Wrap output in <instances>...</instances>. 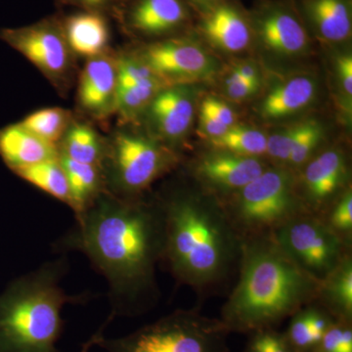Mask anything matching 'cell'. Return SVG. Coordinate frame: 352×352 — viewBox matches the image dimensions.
<instances>
[{"label":"cell","mask_w":352,"mask_h":352,"mask_svg":"<svg viewBox=\"0 0 352 352\" xmlns=\"http://www.w3.org/2000/svg\"><path fill=\"white\" fill-rule=\"evenodd\" d=\"M308 352H352L351 322L336 321Z\"/></svg>","instance_id":"obj_32"},{"label":"cell","mask_w":352,"mask_h":352,"mask_svg":"<svg viewBox=\"0 0 352 352\" xmlns=\"http://www.w3.org/2000/svg\"><path fill=\"white\" fill-rule=\"evenodd\" d=\"M210 141L212 150L259 157L266 153L267 136L258 129L251 127L232 126L219 138Z\"/></svg>","instance_id":"obj_26"},{"label":"cell","mask_w":352,"mask_h":352,"mask_svg":"<svg viewBox=\"0 0 352 352\" xmlns=\"http://www.w3.org/2000/svg\"><path fill=\"white\" fill-rule=\"evenodd\" d=\"M271 235L303 270L320 281L351 252V245L311 212L294 217Z\"/></svg>","instance_id":"obj_8"},{"label":"cell","mask_w":352,"mask_h":352,"mask_svg":"<svg viewBox=\"0 0 352 352\" xmlns=\"http://www.w3.org/2000/svg\"><path fill=\"white\" fill-rule=\"evenodd\" d=\"M60 164L66 175L69 192V207L76 215L94 203L106 188L104 171L92 164L78 163L59 155Z\"/></svg>","instance_id":"obj_22"},{"label":"cell","mask_w":352,"mask_h":352,"mask_svg":"<svg viewBox=\"0 0 352 352\" xmlns=\"http://www.w3.org/2000/svg\"><path fill=\"white\" fill-rule=\"evenodd\" d=\"M296 185L308 212L323 217L346 190L349 166L344 153L330 149L312 157L305 166Z\"/></svg>","instance_id":"obj_12"},{"label":"cell","mask_w":352,"mask_h":352,"mask_svg":"<svg viewBox=\"0 0 352 352\" xmlns=\"http://www.w3.org/2000/svg\"><path fill=\"white\" fill-rule=\"evenodd\" d=\"M258 88L256 85L247 82L234 69L226 82L227 96L235 101L245 100V99L254 96L258 92Z\"/></svg>","instance_id":"obj_35"},{"label":"cell","mask_w":352,"mask_h":352,"mask_svg":"<svg viewBox=\"0 0 352 352\" xmlns=\"http://www.w3.org/2000/svg\"><path fill=\"white\" fill-rule=\"evenodd\" d=\"M61 22L74 55L90 59L107 50L110 28L104 13L82 10L64 18Z\"/></svg>","instance_id":"obj_19"},{"label":"cell","mask_w":352,"mask_h":352,"mask_svg":"<svg viewBox=\"0 0 352 352\" xmlns=\"http://www.w3.org/2000/svg\"><path fill=\"white\" fill-rule=\"evenodd\" d=\"M338 75L342 89L349 97L352 94V57L351 54L342 55L337 60Z\"/></svg>","instance_id":"obj_38"},{"label":"cell","mask_w":352,"mask_h":352,"mask_svg":"<svg viewBox=\"0 0 352 352\" xmlns=\"http://www.w3.org/2000/svg\"><path fill=\"white\" fill-rule=\"evenodd\" d=\"M238 274L219 318L230 333L275 329L316 302L321 285L272 235L242 241Z\"/></svg>","instance_id":"obj_3"},{"label":"cell","mask_w":352,"mask_h":352,"mask_svg":"<svg viewBox=\"0 0 352 352\" xmlns=\"http://www.w3.org/2000/svg\"><path fill=\"white\" fill-rule=\"evenodd\" d=\"M117 91V58L104 52L88 59L78 88V101L82 110L94 118L107 117L115 112Z\"/></svg>","instance_id":"obj_16"},{"label":"cell","mask_w":352,"mask_h":352,"mask_svg":"<svg viewBox=\"0 0 352 352\" xmlns=\"http://www.w3.org/2000/svg\"><path fill=\"white\" fill-rule=\"evenodd\" d=\"M159 201L163 261L176 281L201 298L223 289L238 272L242 239L221 201L201 187L177 190Z\"/></svg>","instance_id":"obj_2"},{"label":"cell","mask_w":352,"mask_h":352,"mask_svg":"<svg viewBox=\"0 0 352 352\" xmlns=\"http://www.w3.org/2000/svg\"><path fill=\"white\" fill-rule=\"evenodd\" d=\"M14 173L25 182L69 206L68 182L58 157L20 168Z\"/></svg>","instance_id":"obj_25"},{"label":"cell","mask_w":352,"mask_h":352,"mask_svg":"<svg viewBox=\"0 0 352 352\" xmlns=\"http://www.w3.org/2000/svg\"><path fill=\"white\" fill-rule=\"evenodd\" d=\"M145 113L153 131L150 136L166 146L176 144L185 138L193 122V92L187 85L164 87L154 97Z\"/></svg>","instance_id":"obj_14"},{"label":"cell","mask_w":352,"mask_h":352,"mask_svg":"<svg viewBox=\"0 0 352 352\" xmlns=\"http://www.w3.org/2000/svg\"><path fill=\"white\" fill-rule=\"evenodd\" d=\"M201 110L210 113L229 129L234 126V124H235L236 117L232 109L224 102L214 98V97L206 98L201 103Z\"/></svg>","instance_id":"obj_36"},{"label":"cell","mask_w":352,"mask_h":352,"mask_svg":"<svg viewBox=\"0 0 352 352\" xmlns=\"http://www.w3.org/2000/svg\"><path fill=\"white\" fill-rule=\"evenodd\" d=\"M303 9L317 36L327 43L351 38V7L349 0H305Z\"/></svg>","instance_id":"obj_21"},{"label":"cell","mask_w":352,"mask_h":352,"mask_svg":"<svg viewBox=\"0 0 352 352\" xmlns=\"http://www.w3.org/2000/svg\"><path fill=\"white\" fill-rule=\"evenodd\" d=\"M323 139V129L316 120L300 122L288 166L292 171L300 170L314 157Z\"/></svg>","instance_id":"obj_29"},{"label":"cell","mask_w":352,"mask_h":352,"mask_svg":"<svg viewBox=\"0 0 352 352\" xmlns=\"http://www.w3.org/2000/svg\"><path fill=\"white\" fill-rule=\"evenodd\" d=\"M317 83L309 76H296L279 83L264 97L258 112L264 120L286 119L302 112L314 102Z\"/></svg>","instance_id":"obj_20"},{"label":"cell","mask_w":352,"mask_h":352,"mask_svg":"<svg viewBox=\"0 0 352 352\" xmlns=\"http://www.w3.org/2000/svg\"><path fill=\"white\" fill-rule=\"evenodd\" d=\"M136 55L166 87L208 80L219 69V63L208 51L189 38L154 41L143 46Z\"/></svg>","instance_id":"obj_10"},{"label":"cell","mask_w":352,"mask_h":352,"mask_svg":"<svg viewBox=\"0 0 352 352\" xmlns=\"http://www.w3.org/2000/svg\"><path fill=\"white\" fill-rule=\"evenodd\" d=\"M228 329L197 310H176L133 333L94 342L106 352H229Z\"/></svg>","instance_id":"obj_6"},{"label":"cell","mask_w":352,"mask_h":352,"mask_svg":"<svg viewBox=\"0 0 352 352\" xmlns=\"http://www.w3.org/2000/svg\"><path fill=\"white\" fill-rule=\"evenodd\" d=\"M318 302L336 321H352V258L351 252L321 281Z\"/></svg>","instance_id":"obj_23"},{"label":"cell","mask_w":352,"mask_h":352,"mask_svg":"<svg viewBox=\"0 0 352 352\" xmlns=\"http://www.w3.org/2000/svg\"><path fill=\"white\" fill-rule=\"evenodd\" d=\"M199 31L212 47L222 52H242L252 41V25L247 16L223 0L204 6Z\"/></svg>","instance_id":"obj_15"},{"label":"cell","mask_w":352,"mask_h":352,"mask_svg":"<svg viewBox=\"0 0 352 352\" xmlns=\"http://www.w3.org/2000/svg\"><path fill=\"white\" fill-rule=\"evenodd\" d=\"M221 203L242 241L271 235L289 220L309 212L298 194L295 173L283 166H268Z\"/></svg>","instance_id":"obj_5"},{"label":"cell","mask_w":352,"mask_h":352,"mask_svg":"<svg viewBox=\"0 0 352 352\" xmlns=\"http://www.w3.org/2000/svg\"><path fill=\"white\" fill-rule=\"evenodd\" d=\"M188 17L183 0H133L126 9L124 22L135 34L161 38L179 30Z\"/></svg>","instance_id":"obj_17"},{"label":"cell","mask_w":352,"mask_h":352,"mask_svg":"<svg viewBox=\"0 0 352 352\" xmlns=\"http://www.w3.org/2000/svg\"><path fill=\"white\" fill-rule=\"evenodd\" d=\"M65 259L43 264L0 296V352H58L64 305L76 300L60 280Z\"/></svg>","instance_id":"obj_4"},{"label":"cell","mask_w":352,"mask_h":352,"mask_svg":"<svg viewBox=\"0 0 352 352\" xmlns=\"http://www.w3.org/2000/svg\"><path fill=\"white\" fill-rule=\"evenodd\" d=\"M331 229L346 244H351L352 193L346 189L322 217Z\"/></svg>","instance_id":"obj_30"},{"label":"cell","mask_w":352,"mask_h":352,"mask_svg":"<svg viewBox=\"0 0 352 352\" xmlns=\"http://www.w3.org/2000/svg\"><path fill=\"white\" fill-rule=\"evenodd\" d=\"M166 85L162 80H155L118 88L115 112L126 120L136 119L145 113L154 97Z\"/></svg>","instance_id":"obj_28"},{"label":"cell","mask_w":352,"mask_h":352,"mask_svg":"<svg viewBox=\"0 0 352 352\" xmlns=\"http://www.w3.org/2000/svg\"><path fill=\"white\" fill-rule=\"evenodd\" d=\"M296 352H308L314 346L310 325V305L292 316L288 330L284 333Z\"/></svg>","instance_id":"obj_31"},{"label":"cell","mask_w":352,"mask_h":352,"mask_svg":"<svg viewBox=\"0 0 352 352\" xmlns=\"http://www.w3.org/2000/svg\"><path fill=\"white\" fill-rule=\"evenodd\" d=\"M233 69L237 72L247 82H251L252 85H256V87H261V76H259L258 69L254 65L251 63H242L238 65Z\"/></svg>","instance_id":"obj_40"},{"label":"cell","mask_w":352,"mask_h":352,"mask_svg":"<svg viewBox=\"0 0 352 352\" xmlns=\"http://www.w3.org/2000/svg\"><path fill=\"white\" fill-rule=\"evenodd\" d=\"M245 352H296L284 333L264 329L251 333Z\"/></svg>","instance_id":"obj_34"},{"label":"cell","mask_w":352,"mask_h":352,"mask_svg":"<svg viewBox=\"0 0 352 352\" xmlns=\"http://www.w3.org/2000/svg\"><path fill=\"white\" fill-rule=\"evenodd\" d=\"M189 1L193 2V3L197 4V6L204 7L210 6V4L217 3V2L220 1V0H189Z\"/></svg>","instance_id":"obj_41"},{"label":"cell","mask_w":352,"mask_h":352,"mask_svg":"<svg viewBox=\"0 0 352 352\" xmlns=\"http://www.w3.org/2000/svg\"><path fill=\"white\" fill-rule=\"evenodd\" d=\"M0 39L27 58L55 85L65 83L73 69L61 20L47 18L19 28L0 30Z\"/></svg>","instance_id":"obj_9"},{"label":"cell","mask_w":352,"mask_h":352,"mask_svg":"<svg viewBox=\"0 0 352 352\" xmlns=\"http://www.w3.org/2000/svg\"><path fill=\"white\" fill-rule=\"evenodd\" d=\"M76 217L60 245L82 252L105 277L113 315L136 316L151 309L159 300L156 268L164 248L160 201L106 191Z\"/></svg>","instance_id":"obj_1"},{"label":"cell","mask_w":352,"mask_h":352,"mask_svg":"<svg viewBox=\"0 0 352 352\" xmlns=\"http://www.w3.org/2000/svg\"><path fill=\"white\" fill-rule=\"evenodd\" d=\"M0 156L11 170L59 156L57 146L38 138L21 124L0 129Z\"/></svg>","instance_id":"obj_18"},{"label":"cell","mask_w":352,"mask_h":352,"mask_svg":"<svg viewBox=\"0 0 352 352\" xmlns=\"http://www.w3.org/2000/svg\"><path fill=\"white\" fill-rule=\"evenodd\" d=\"M200 126L201 134L208 140L220 138L229 129V127L224 126L219 120L203 110H201Z\"/></svg>","instance_id":"obj_37"},{"label":"cell","mask_w":352,"mask_h":352,"mask_svg":"<svg viewBox=\"0 0 352 352\" xmlns=\"http://www.w3.org/2000/svg\"><path fill=\"white\" fill-rule=\"evenodd\" d=\"M267 168L261 157L212 150L197 160L193 175L201 188L223 201L256 179Z\"/></svg>","instance_id":"obj_13"},{"label":"cell","mask_w":352,"mask_h":352,"mask_svg":"<svg viewBox=\"0 0 352 352\" xmlns=\"http://www.w3.org/2000/svg\"><path fill=\"white\" fill-rule=\"evenodd\" d=\"M263 50L282 60L302 58L309 51L307 27L294 8L282 2L259 6L250 20Z\"/></svg>","instance_id":"obj_11"},{"label":"cell","mask_w":352,"mask_h":352,"mask_svg":"<svg viewBox=\"0 0 352 352\" xmlns=\"http://www.w3.org/2000/svg\"><path fill=\"white\" fill-rule=\"evenodd\" d=\"M72 122L71 113L62 108H45L27 116L20 124L38 138L57 146Z\"/></svg>","instance_id":"obj_27"},{"label":"cell","mask_w":352,"mask_h":352,"mask_svg":"<svg viewBox=\"0 0 352 352\" xmlns=\"http://www.w3.org/2000/svg\"><path fill=\"white\" fill-rule=\"evenodd\" d=\"M298 129H300V124L285 129L267 138L265 154L278 164L276 166H283V168L288 166Z\"/></svg>","instance_id":"obj_33"},{"label":"cell","mask_w":352,"mask_h":352,"mask_svg":"<svg viewBox=\"0 0 352 352\" xmlns=\"http://www.w3.org/2000/svg\"><path fill=\"white\" fill-rule=\"evenodd\" d=\"M177 162L173 149L151 136L120 131L107 145L106 188L120 198H136Z\"/></svg>","instance_id":"obj_7"},{"label":"cell","mask_w":352,"mask_h":352,"mask_svg":"<svg viewBox=\"0 0 352 352\" xmlns=\"http://www.w3.org/2000/svg\"><path fill=\"white\" fill-rule=\"evenodd\" d=\"M65 4L80 7L82 10L105 13L115 0H60Z\"/></svg>","instance_id":"obj_39"},{"label":"cell","mask_w":352,"mask_h":352,"mask_svg":"<svg viewBox=\"0 0 352 352\" xmlns=\"http://www.w3.org/2000/svg\"><path fill=\"white\" fill-rule=\"evenodd\" d=\"M59 155L78 163L92 164L103 170L107 145L98 132L88 124L71 122L58 144Z\"/></svg>","instance_id":"obj_24"}]
</instances>
